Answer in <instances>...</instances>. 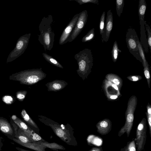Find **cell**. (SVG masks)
Instances as JSON below:
<instances>
[{
	"instance_id": "obj_17",
	"label": "cell",
	"mask_w": 151,
	"mask_h": 151,
	"mask_svg": "<svg viewBox=\"0 0 151 151\" xmlns=\"http://www.w3.org/2000/svg\"><path fill=\"white\" fill-rule=\"evenodd\" d=\"M68 84V83L65 81L55 80L47 83L45 86L48 91L57 92L63 89Z\"/></svg>"
},
{
	"instance_id": "obj_32",
	"label": "cell",
	"mask_w": 151,
	"mask_h": 151,
	"mask_svg": "<svg viewBox=\"0 0 151 151\" xmlns=\"http://www.w3.org/2000/svg\"><path fill=\"white\" fill-rule=\"evenodd\" d=\"M105 14V12L104 11L101 16L100 20L99 29L100 33L101 35V37L102 36L104 32V30L105 25L104 20Z\"/></svg>"
},
{
	"instance_id": "obj_12",
	"label": "cell",
	"mask_w": 151,
	"mask_h": 151,
	"mask_svg": "<svg viewBox=\"0 0 151 151\" xmlns=\"http://www.w3.org/2000/svg\"><path fill=\"white\" fill-rule=\"evenodd\" d=\"M79 13L76 14L63 30L59 39V44L63 45L68 42V40L73 32L77 21Z\"/></svg>"
},
{
	"instance_id": "obj_2",
	"label": "cell",
	"mask_w": 151,
	"mask_h": 151,
	"mask_svg": "<svg viewBox=\"0 0 151 151\" xmlns=\"http://www.w3.org/2000/svg\"><path fill=\"white\" fill-rule=\"evenodd\" d=\"M46 75L41 68L26 70L13 74L9 76V79L18 81L22 84L32 85L44 79Z\"/></svg>"
},
{
	"instance_id": "obj_24",
	"label": "cell",
	"mask_w": 151,
	"mask_h": 151,
	"mask_svg": "<svg viewBox=\"0 0 151 151\" xmlns=\"http://www.w3.org/2000/svg\"><path fill=\"white\" fill-rule=\"evenodd\" d=\"M121 51L119 49L117 42L115 41L114 44L111 51V56L113 61L116 62L117 60L119 52Z\"/></svg>"
},
{
	"instance_id": "obj_11",
	"label": "cell",
	"mask_w": 151,
	"mask_h": 151,
	"mask_svg": "<svg viewBox=\"0 0 151 151\" xmlns=\"http://www.w3.org/2000/svg\"><path fill=\"white\" fill-rule=\"evenodd\" d=\"M102 87L105 95L109 101L116 100L121 96L120 90L117 86L105 79L103 81Z\"/></svg>"
},
{
	"instance_id": "obj_13",
	"label": "cell",
	"mask_w": 151,
	"mask_h": 151,
	"mask_svg": "<svg viewBox=\"0 0 151 151\" xmlns=\"http://www.w3.org/2000/svg\"><path fill=\"white\" fill-rule=\"evenodd\" d=\"M113 19L112 13L111 9L107 12L106 20L101 37L102 42H106L109 40L111 33L113 27Z\"/></svg>"
},
{
	"instance_id": "obj_18",
	"label": "cell",
	"mask_w": 151,
	"mask_h": 151,
	"mask_svg": "<svg viewBox=\"0 0 151 151\" xmlns=\"http://www.w3.org/2000/svg\"><path fill=\"white\" fill-rule=\"evenodd\" d=\"M12 140L20 145L36 151H45V147L36 143L31 142L24 143L15 138Z\"/></svg>"
},
{
	"instance_id": "obj_36",
	"label": "cell",
	"mask_w": 151,
	"mask_h": 151,
	"mask_svg": "<svg viewBox=\"0 0 151 151\" xmlns=\"http://www.w3.org/2000/svg\"><path fill=\"white\" fill-rule=\"evenodd\" d=\"M32 139L34 143H35L36 141L40 140H41V141L43 142L45 141L40 136L35 132L33 133L32 137Z\"/></svg>"
},
{
	"instance_id": "obj_29",
	"label": "cell",
	"mask_w": 151,
	"mask_h": 151,
	"mask_svg": "<svg viewBox=\"0 0 151 151\" xmlns=\"http://www.w3.org/2000/svg\"><path fill=\"white\" fill-rule=\"evenodd\" d=\"M2 100L6 104L10 105L15 102L16 99L12 96L6 94L2 97Z\"/></svg>"
},
{
	"instance_id": "obj_28",
	"label": "cell",
	"mask_w": 151,
	"mask_h": 151,
	"mask_svg": "<svg viewBox=\"0 0 151 151\" xmlns=\"http://www.w3.org/2000/svg\"><path fill=\"white\" fill-rule=\"evenodd\" d=\"M144 67V73L147 81L149 88L150 87V75L149 65L148 63L143 65Z\"/></svg>"
},
{
	"instance_id": "obj_35",
	"label": "cell",
	"mask_w": 151,
	"mask_h": 151,
	"mask_svg": "<svg viewBox=\"0 0 151 151\" xmlns=\"http://www.w3.org/2000/svg\"><path fill=\"white\" fill-rule=\"evenodd\" d=\"M129 80L132 81H137L141 80L142 77L140 75L129 76L127 77Z\"/></svg>"
},
{
	"instance_id": "obj_1",
	"label": "cell",
	"mask_w": 151,
	"mask_h": 151,
	"mask_svg": "<svg viewBox=\"0 0 151 151\" xmlns=\"http://www.w3.org/2000/svg\"><path fill=\"white\" fill-rule=\"evenodd\" d=\"M53 22L52 16L49 15L44 17L39 25L40 34L38 40L43 45L45 51H50L53 47L55 34L52 28Z\"/></svg>"
},
{
	"instance_id": "obj_21",
	"label": "cell",
	"mask_w": 151,
	"mask_h": 151,
	"mask_svg": "<svg viewBox=\"0 0 151 151\" xmlns=\"http://www.w3.org/2000/svg\"><path fill=\"white\" fill-rule=\"evenodd\" d=\"M36 143L40 144L42 146L53 149H59L64 150L65 148L62 146L55 143H50L46 142L40 141L36 142Z\"/></svg>"
},
{
	"instance_id": "obj_38",
	"label": "cell",
	"mask_w": 151,
	"mask_h": 151,
	"mask_svg": "<svg viewBox=\"0 0 151 151\" xmlns=\"http://www.w3.org/2000/svg\"><path fill=\"white\" fill-rule=\"evenodd\" d=\"M16 148L19 151H31L17 147H16Z\"/></svg>"
},
{
	"instance_id": "obj_23",
	"label": "cell",
	"mask_w": 151,
	"mask_h": 151,
	"mask_svg": "<svg viewBox=\"0 0 151 151\" xmlns=\"http://www.w3.org/2000/svg\"><path fill=\"white\" fill-rule=\"evenodd\" d=\"M15 138L24 143L32 142L26 135L23 131L19 128L15 135Z\"/></svg>"
},
{
	"instance_id": "obj_8",
	"label": "cell",
	"mask_w": 151,
	"mask_h": 151,
	"mask_svg": "<svg viewBox=\"0 0 151 151\" xmlns=\"http://www.w3.org/2000/svg\"><path fill=\"white\" fill-rule=\"evenodd\" d=\"M139 38L135 29L132 28H129L126 32V41L129 52L138 60L143 64L138 50L137 40Z\"/></svg>"
},
{
	"instance_id": "obj_30",
	"label": "cell",
	"mask_w": 151,
	"mask_h": 151,
	"mask_svg": "<svg viewBox=\"0 0 151 151\" xmlns=\"http://www.w3.org/2000/svg\"><path fill=\"white\" fill-rule=\"evenodd\" d=\"M146 115L149 125L150 135L151 137V106L149 103H148L147 106Z\"/></svg>"
},
{
	"instance_id": "obj_16",
	"label": "cell",
	"mask_w": 151,
	"mask_h": 151,
	"mask_svg": "<svg viewBox=\"0 0 151 151\" xmlns=\"http://www.w3.org/2000/svg\"><path fill=\"white\" fill-rule=\"evenodd\" d=\"M111 121L108 119L99 121L96 125L97 132L101 135L108 134L111 130Z\"/></svg>"
},
{
	"instance_id": "obj_25",
	"label": "cell",
	"mask_w": 151,
	"mask_h": 151,
	"mask_svg": "<svg viewBox=\"0 0 151 151\" xmlns=\"http://www.w3.org/2000/svg\"><path fill=\"white\" fill-rule=\"evenodd\" d=\"M95 36L94 28H93L90 30L82 39L83 42H90L92 40Z\"/></svg>"
},
{
	"instance_id": "obj_27",
	"label": "cell",
	"mask_w": 151,
	"mask_h": 151,
	"mask_svg": "<svg viewBox=\"0 0 151 151\" xmlns=\"http://www.w3.org/2000/svg\"><path fill=\"white\" fill-rule=\"evenodd\" d=\"M124 4V0H116V13L119 17H120L123 12Z\"/></svg>"
},
{
	"instance_id": "obj_5",
	"label": "cell",
	"mask_w": 151,
	"mask_h": 151,
	"mask_svg": "<svg viewBox=\"0 0 151 151\" xmlns=\"http://www.w3.org/2000/svg\"><path fill=\"white\" fill-rule=\"evenodd\" d=\"M39 120L46 125L50 127L53 129L55 134L63 141L67 142L70 139L67 134L68 129L70 125L67 124L64 125L60 124L51 119L44 116L40 115L38 116Z\"/></svg>"
},
{
	"instance_id": "obj_19",
	"label": "cell",
	"mask_w": 151,
	"mask_h": 151,
	"mask_svg": "<svg viewBox=\"0 0 151 151\" xmlns=\"http://www.w3.org/2000/svg\"><path fill=\"white\" fill-rule=\"evenodd\" d=\"M105 79L116 85L121 90L122 85V80L119 76L115 74L109 73L106 76Z\"/></svg>"
},
{
	"instance_id": "obj_31",
	"label": "cell",
	"mask_w": 151,
	"mask_h": 151,
	"mask_svg": "<svg viewBox=\"0 0 151 151\" xmlns=\"http://www.w3.org/2000/svg\"><path fill=\"white\" fill-rule=\"evenodd\" d=\"M145 29L147 32V43L149 47L151 52V29L150 26L147 24L145 21Z\"/></svg>"
},
{
	"instance_id": "obj_20",
	"label": "cell",
	"mask_w": 151,
	"mask_h": 151,
	"mask_svg": "<svg viewBox=\"0 0 151 151\" xmlns=\"http://www.w3.org/2000/svg\"><path fill=\"white\" fill-rule=\"evenodd\" d=\"M22 119L29 125L35 128L39 133V129L36 123L31 119L24 109H23L21 113Z\"/></svg>"
},
{
	"instance_id": "obj_26",
	"label": "cell",
	"mask_w": 151,
	"mask_h": 151,
	"mask_svg": "<svg viewBox=\"0 0 151 151\" xmlns=\"http://www.w3.org/2000/svg\"><path fill=\"white\" fill-rule=\"evenodd\" d=\"M120 151H136L134 139L128 142L126 145L123 148H122Z\"/></svg>"
},
{
	"instance_id": "obj_10",
	"label": "cell",
	"mask_w": 151,
	"mask_h": 151,
	"mask_svg": "<svg viewBox=\"0 0 151 151\" xmlns=\"http://www.w3.org/2000/svg\"><path fill=\"white\" fill-rule=\"evenodd\" d=\"M88 17V12L86 10H84L79 13L77 21L73 32L68 39V42L73 41L79 34L86 25Z\"/></svg>"
},
{
	"instance_id": "obj_34",
	"label": "cell",
	"mask_w": 151,
	"mask_h": 151,
	"mask_svg": "<svg viewBox=\"0 0 151 151\" xmlns=\"http://www.w3.org/2000/svg\"><path fill=\"white\" fill-rule=\"evenodd\" d=\"M74 1L77 2L79 5H82L88 3H92L99 4V1L98 0H70V1Z\"/></svg>"
},
{
	"instance_id": "obj_3",
	"label": "cell",
	"mask_w": 151,
	"mask_h": 151,
	"mask_svg": "<svg viewBox=\"0 0 151 151\" xmlns=\"http://www.w3.org/2000/svg\"><path fill=\"white\" fill-rule=\"evenodd\" d=\"M76 60L78 68L76 71L83 80L87 78L91 71L93 65V58L91 49L85 48L76 54L74 56Z\"/></svg>"
},
{
	"instance_id": "obj_9",
	"label": "cell",
	"mask_w": 151,
	"mask_h": 151,
	"mask_svg": "<svg viewBox=\"0 0 151 151\" xmlns=\"http://www.w3.org/2000/svg\"><path fill=\"white\" fill-rule=\"evenodd\" d=\"M146 119L144 118L137 128L136 137L134 139L137 151H142L144 149L147 137Z\"/></svg>"
},
{
	"instance_id": "obj_37",
	"label": "cell",
	"mask_w": 151,
	"mask_h": 151,
	"mask_svg": "<svg viewBox=\"0 0 151 151\" xmlns=\"http://www.w3.org/2000/svg\"><path fill=\"white\" fill-rule=\"evenodd\" d=\"M89 151H102V149L101 148L93 147Z\"/></svg>"
},
{
	"instance_id": "obj_7",
	"label": "cell",
	"mask_w": 151,
	"mask_h": 151,
	"mask_svg": "<svg viewBox=\"0 0 151 151\" xmlns=\"http://www.w3.org/2000/svg\"><path fill=\"white\" fill-rule=\"evenodd\" d=\"M31 35L30 33L26 34L18 39L15 47L8 56L7 63L14 60L24 52L27 47Z\"/></svg>"
},
{
	"instance_id": "obj_22",
	"label": "cell",
	"mask_w": 151,
	"mask_h": 151,
	"mask_svg": "<svg viewBox=\"0 0 151 151\" xmlns=\"http://www.w3.org/2000/svg\"><path fill=\"white\" fill-rule=\"evenodd\" d=\"M42 55L45 59L50 64L60 68H63V66L51 56L45 53H43Z\"/></svg>"
},
{
	"instance_id": "obj_15",
	"label": "cell",
	"mask_w": 151,
	"mask_h": 151,
	"mask_svg": "<svg viewBox=\"0 0 151 151\" xmlns=\"http://www.w3.org/2000/svg\"><path fill=\"white\" fill-rule=\"evenodd\" d=\"M11 118L18 127L23 131L30 140L34 142L32 139V136L34 132L33 131L16 115H13Z\"/></svg>"
},
{
	"instance_id": "obj_33",
	"label": "cell",
	"mask_w": 151,
	"mask_h": 151,
	"mask_svg": "<svg viewBox=\"0 0 151 151\" xmlns=\"http://www.w3.org/2000/svg\"><path fill=\"white\" fill-rule=\"evenodd\" d=\"M27 93L26 91H18L16 93V98L18 101H22L25 98Z\"/></svg>"
},
{
	"instance_id": "obj_6",
	"label": "cell",
	"mask_w": 151,
	"mask_h": 151,
	"mask_svg": "<svg viewBox=\"0 0 151 151\" xmlns=\"http://www.w3.org/2000/svg\"><path fill=\"white\" fill-rule=\"evenodd\" d=\"M147 4L145 0H139V2L138 13L140 25V43L145 52H148L149 47L146 34L145 23V13ZM143 49V50H144Z\"/></svg>"
},
{
	"instance_id": "obj_39",
	"label": "cell",
	"mask_w": 151,
	"mask_h": 151,
	"mask_svg": "<svg viewBox=\"0 0 151 151\" xmlns=\"http://www.w3.org/2000/svg\"><path fill=\"white\" fill-rule=\"evenodd\" d=\"M2 137H0V151L2 150V147L3 146V143L2 141Z\"/></svg>"
},
{
	"instance_id": "obj_14",
	"label": "cell",
	"mask_w": 151,
	"mask_h": 151,
	"mask_svg": "<svg viewBox=\"0 0 151 151\" xmlns=\"http://www.w3.org/2000/svg\"><path fill=\"white\" fill-rule=\"evenodd\" d=\"M0 131L11 140L15 138V132L13 127L8 120L3 117H0Z\"/></svg>"
},
{
	"instance_id": "obj_4",
	"label": "cell",
	"mask_w": 151,
	"mask_h": 151,
	"mask_svg": "<svg viewBox=\"0 0 151 151\" xmlns=\"http://www.w3.org/2000/svg\"><path fill=\"white\" fill-rule=\"evenodd\" d=\"M137 98L135 96H132L129 99L125 112V122L118 133L120 137L126 133L128 137L132 127L134 119V114L137 104Z\"/></svg>"
}]
</instances>
